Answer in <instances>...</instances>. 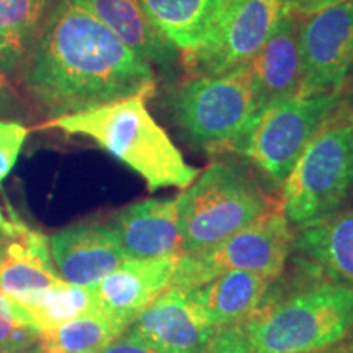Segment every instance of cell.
Wrapping results in <instances>:
<instances>
[{
	"label": "cell",
	"mask_w": 353,
	"mask_h": 353,
	"mask_svg": "<svg viewBox=\"0 0 353 353\" xmlns=\"http://www.w3.org/2000/svg\"><path fill=\"white\" fill-rule=\"evenodd\" d=\"M15 82L48 120L157 88L152 65L74 0L57 2Z\"/></svg>",
	"instance_id": "6da1fadb"
},
{
	"label": "cell",
	"mask_w": 353,
	"mask_h": 353,
	"mask_svg": "<svg viewBox=\"0 0 353 353\" xmlns=\"http://www.w3.org/2000/svg\"><path fill=\"white\" fill-rule=\"evenodd\" d=\"M325 353H334V352H325Z\"/></svg>",
	"instance_id": "d590c367"
},
{
	"label": "cell",
	"mask_w": 353,
	"mask_h": 353,
	"mask_svg": "<svg viewBox=\"0 0 353 353\" xmlns=\"http://www.w3.org/2000/svg\"><path fill=\"white\" fill-rule=\"evenodd\" d=\"M34 353H59V352H54V350H51V348L41 347V345H39V342H38V345L34 347Z\"/></svg>",
	"instance_id": "1f68e13d"
},
{
	"label": "cell",
	"mask_w": 353,
	"mask_h": 353,
	"mask_svg": "<svg viewBox=\"0 0 353 353\" xmlns=\"http://www.w3.org/2000/svg\"><path fill=\"white\" fill-rule=\"evenodd\" d=\"M342 94L290 97L265 105L228 151L244 157L272 187H281Z\"/></svg>",
	"instance_id": "ba28073f"
},
{
	"label": "cell",
	"mask_w": 353,
	"mask_h": 353,
	"mask_svg": "<svg viewBox=\"0 0 353 353\" xmlns=\"http://www.w3.org/2000/svg\"><path fill=\"white\" fill-rule=\"evenodd\" d=\"M50 249L57 275L83 288L97 285L128 260L112 226L107 224L65 228L51 237Z\"/></svg>",
	"instance_id": "5bb4252c"
},
{
	"label": "cell",
	"mask_w": 353,
	"mask_h": 353,
	"mask_svg": "<svg viewBox=\"0 0 353 353\" xmlns=\"http://www.w3.org/2000/svg\"><path fill=\"white\" fill-rule=\"evenodd\" d=\"M26 99L20 94L19 87L0 69V117L12 118L25 112Z\"/></svg>",
	"instance_id": "4316f807"
},
{
	"label": "cell",
	"mask_w": 353,
	"mask_h": 353,
	"mask_svg": "<svg viewBox=\"0 0 353 353\" xmlns=\"http://www.w3.org/2000/svg\"><path fill=\"white\" fill-rule=\"evenodd\" d=\"M64 281L52 263L50 241L28 229L0 247V288L23 307H32Z\"/></svg>",
	"instance_id": "2e32d148"
},
{
	"label": "cell",
	"mask_w": 353,
	"mask_h": 353,
	"mask_svg": "<svg viewBox=\"0 0 353 353\" xmlns=\"http://www.w3.org/2000/svg\"><path fill=\"white\" fill-rule=\"evenodd\" d=\"M172 112L190 143L208 152L228 151L259 112L250 65L188 76L172 99Z\"/></svg>",
	"instance_id": "8992f818"
},
{
	"label": "cell",
	"mask_w": 353,
	"mask_h": 353,
	"mask_svg": "<svg viewBox=\"0 0 353 353\" xmlns=\"http://www.w3.org/2000/svg\"><path fill=\"white\" fill-rule=\"evenodd\" d=\"M345 87H347V95H345V99H343V101H345V103L348 105V108L353 112V69H352L350 77H348V81L345 83Z\"/></svg>",
	"instance_id": "f546056e"
},
{
	"label": "cell",
	"mask_w": 353,
	"mask_h": 353,
	"mask_svg": "<svg viewBox=\"0 0 353 353\" xmlns=\"http://www.w3.org/2000/svg\"><path fill=\"white\" fill-rule=\"evenodd\" d=\"M293 237L280 201L252 224L216 244L180 254L170 288L192 290L229 272H250L278 280L288 262Z\"/></svg>",
	"instance_id": "52a82bcc"
},
{
	"label": "cell",
	"mask_w": 353,
	"mask_h": 353,
	"mask_svg": "<svg viewBox=\"0 0 353 353\" xmlns=\"http://www.w3.org/2000/svg\"><path fill=\"white\" fill-rule=\"evenodd\" d=\"M59 0H0V69L20 76Z\"/></svg>",
	"instance_id": "44dd1931"
},
{
	"label": "cell",
	"mask_w": 353,
	"mask_h": 353,
	"mask_svg": "<svg viewBox=\"0 0 353 353\" xmlns=\"http://www.w3.org/2000/svg\"><path fill=\"white\" fill-rule=\"evenodd\" d=\"M151 65L170 69L179 50L156 28L141 0H74Z\"/></svg>",
	"instance_id": "d6986e66"
},
{
	"label": "cell",
	"mask_w": 353,
	"mask_h": 353,
	"mask_svg": "<svg viewBox=\"0 0 353 353\" xmlns=\"http://www.w3.org/2000/svg\"><path fill=\"white\" fill-rule=\"evenodd\" d=\"M353 198V112L335 107L281 185V210L291 228H306L341 211Z\"/></svg>",
	"instance_id": "277c9868"
},
{
	"label": "cell",
	"mask_w": 353,
	"mask_h": 353,
	"mask_svg": "<svg viewBox=\"0 0 353 353\" xmlns=\"http://www.w3.org/2000/svg\"><path fill=\"white\" fill-rule=\"evenodd\" d=\"M145 94L101 105L65 117L46 120L38 128L61 130L95 141L110 156L134 170L148 185L149 192L162 188L185 190L198 176L183 154L169 138L164 128L154 120Z\"/></svg>",
	"instance_id": "7a4b0ae2"
},
{
	"label": "cell",
	"mask_w": 353,
	"mask_h": 353,
	"mask_svg": "<svg viewBox=\"0 0 353 353\" xmlns=\"http://www.w3.org/2000/svg\"><path fill=\"white\" fill-rule=\"evenodd\" d=\"M23 353H34V348H33V352H32V350H30V352H23Z\"/></svg>",
	"instance_id": "836d02e7"
},
{
	"label": "cell",
	"mask_w": 353,
	"mask_h": 353,
	"mask_svg": "<svg viewBox=\"0 0 353 353\" xmlns=\"http://www.w3.org/2000/svg\"><path fill=\"white\" fill-rule=\"evenodd\" d=\"M216 332L187 291L179 288L165 290L125 330L131 337L170 353H200Z\"/></svg>",
	"instance_id": "8fae6325"
},
{
	"label": "cell",
	"mask_w": 353,
	"mask_h": 353,
	"mask_svg": "<svg viewBox=\"0 0 353 353\" xmlns=\"http://www.w3.org/2000/svg\"><path fill=\"white\" fill-rule=\"evenodd\" d=\"M301 17L288 12L278 28L250 59L259 110L276 100L296 97L301 82L299 56Z\"/></svg>",
	"instance_id": "e0dca14e"
},
{
	"label": "cell",
	"mask_w": 353,
	"mask_h": 353,
	"mask_svg": "<svg viewBox=\"0 0 353 353\" xmlns=\"http://www.w3.org/2000/svg\"><path fill=\"white\" fill-rule=\"evenodd\" d=\"M339 353H353V343H348L345 347H341L337 348Z\"/></svg>",
	"instance_id": "d6a6232c"
},
{
	"label": "cell",
	"mask_w": 353,
	"mask_h": 353,
	"mask_svg": "<svg viewBox=\"0 0 353 353\" xmlns=\"http://www.w3.org/2000/svg\"><path fill=\"white\" fill-rule=\"evenodd\" d=\"M141 3L159 32L183 56L208 41L228 0H141Z\"/></svg>",
	"instance_id": "ffe728a7"
},
{
	"label": "cell",
	"mask_w": 353,
	"mask_h": 353,
	"mask_svg": "<svg viewBox=\"0 0 353 353\" xmlns=\"http://www.w3.org/2000/svg\"><path fill=\"white\" fill-rule=\"evenodd\" d=\"M128 329L121 321L92 309L41 334L39 345L59 353H103Z\"/></svg>",
	"instance_id": "7402d4cb"
},
{
	"label": "cell",
	"mask_w": 353,
	"mask_h": 353,
	"mask_svg": "<svg viewBox=\"0 0 353 353\" xmlns=\"http://www.w3.org/2000/svg\"><path fill=\"white\" fill-rule=\"evenodd\" d=\"M26 138H28V128L25 125L19 121L0 120V185L15 167ZM0 226L12 239L23 236L30 229L17 216L7 218L2 208H0Z\"/></svg>",
	"instance_id": "d4e9b609"
},
{
	"label": "cell",
	"mask_w": 353,
	"mask_h": 353,
	"mask_svg": "<svg viewBox=\"0 0 353 353\" xmlns=\"http://www.w3.org/2000/svg\"><path fill=\"white\" fill-rule=\"evenodd\" d=\"M241 322L250 353H324L353 329V290L306 278Z\"/></svg>",
	"instance_id": "3957f363"
},
{
	"label": "cell",
	"mask_w": 353,
	"mask_h": 353,
	"mask_svg": "<svg viewBox=\"0 0 353 353\" xmlns=\"http://www.w3.org/2000/svg\"><path fill=\"white\" fill-rule=\"evenodd\" d=\"M179 255L126 260L120 268L88 288L94 309L130 325L143 309L170 288Z\"/></svg>",
	"instance_id": "7c38bea8"
},
{
	"label": "cell",
	"mask_w": 353,
	"mask_h": 353,
	"mask_svg": "<svg viewBox=\"0 0 353 353\" xmlns=\"http://www.w3.org/2000/svg\"><path fill=\"white\" fill-rule=\"evenodd\" d=\"M275 205L250 172L231 162H213L179 195L182 254L226 239Z\"/></svg>",
	"instance_id": "5b68a950"
},
{
	"label": "cell",
	"mask_w": 353,
	"mask_h": 353,
	"mask_svg": "<svg viewBox=\"0 0 353 353\" xmlns=\"http://www.w3.org/2000/svg\"><path fill=\"white\" fill-rule=\"evenodd\" d=\"M200 353H250L241 325L221 329Z\"/></svg>",
	"instance_id": "484cf974"
},
{
	"label": "cell",
	"mask_w": 353,
	"mask_h": 353,
	"mask_svg": "<svg viewBox=\"0 0 353 353\" xmlns=\"http://www.w3.org/2000/svg\"><path fill=\"white\" fill-rule=\"evenodd\" d=\"M290 10V0H228L214 33L182 56L188 76H218L249 64Z\"/></svg>",
	"instance_id": "9c48e42d"
},
{
	"label": "cell",
	"mask_w": 353,
	"mask_h": 353,
	"mask_svg": "<svg viewBox=\"0 0 353 353\" xmlns=\"http://www.w3.org/2000/svg\"><path fill=\"white\" fill-rule=\"evenodd\" d=\"M25 309L37 324L39 334H44L92 311L94 303L88 288L61 281L46 291L34 306Z\"/></svg>",
	"instance_id": "603a6c76"
},
{
	"label": "cell",
	"mask_w": 353,
	"mask_h": 353,
	"mask_svg": "<svg viewBox=\"0 0 353 353\" xmlns=\"http://www.w3.org/2000/svg\"><path fill=\"white\" fill-rule=\"evenodd\" d=\"M0 353H7V352H3V350H0Z\"/></svg>",
	"instance_id": "e575fe53"
},
{
	"label": "cell",
	"mask_w": 353,
	"mask_h": 353,
	"mask_svg": "<svg viewBox=\"0 0 353 353\" xmlns=\"http://www.w3.org/2000/svg\"><path fill=\"white\" fill-rule=\"evenodd\" d=\"M301 82L296 97L342 94L353 69V0L303 17Z\"/></svg>",
	"instance_id": "30bf717a"
},
{
	"label": "cell",
	"mask_w": 353,
	"mask_h": 353,
	"mask_svg": "<svg viewBox=\"0 0 353 353\" xmlns=\"http://www.w3.org/2000/svg\"><path fill=\"white\" fill-rule=\"evenodd\" d=\"M334 353H339V352H337V350H335V352H334Z\"/></svg>",
	"instance_id": "8d00e7d4"
},
{
	"label": "cell",
	"mask_w": 353,
	"mask_h": 353,
	"mask_svg": "<svg viewBox=\"0 0 353 353\" xmlns=\"http://www.w3.org/2000/svg\"><path fill=\"white\" fill-rule=\"evenodd\" d=\"M10 239H12V237H8V234L3 231L2 226H0V247H2L7 241H10Z\"/></svg>",
	"instance_id": "4dcf8cb0"
},
{
	"label": "cell",
	"mask_w": 353,
	"mask_h": 353,
	"mask_svg": "<svg viewBox=\"0 0 353 353\" xmlns=\"http://www.w3.org/2000/svg\"><path fill=\"white\" fill-rule=\"evenodd\" d=\"M41 334L26 309L0 288V350L23 353L38 345Z\"/></svg>",
	"instance_id": "cb8c5ba5"
},
{
	"label": "cell",
	"mask_w": 353,
	"mask_h": 353,
	"mask_svg": "<svg viewBox=\"0 0 353 353\" xmlns=\"http://www.w3.org/2000/svg\"><path fill=\"white\" fill-rule=\"evenodd\" d=\"M291 254L306 278L353 290V208L298 229Z\"/></svg>",
	"instance_id": "4fadbf2b"
},
{
	"label": "cell",
	"mask_w": 353,
	"mask_h": 353,
	"mask_svg": "<svg viewBox=\"0 0 353 353\" xmlns=\"http://www.w3.org/2000/svg\"><path fill=\"white\" fill-rule=\"evenodd\" d=\"M275 281L257 273L229 272L185 291L206 324L221 330L241 324L254 314Z\"/></svg>",
	"instance_id": "ac0fdd59"
},
{
	"label": "cell",
	"mask_w": 353,
	"mask_h": 353,
	"mask_svg": "<svg viewBox=\"0 0 353 353\" xmlns=\"http://www.w3.org/2000/svg\"><path fill=\"white\" fill-rule=\"evenodd\" d=\"M103 353H170L149 343H144L131 335L123 334Z\"/></svg>",
	"instance_id": "83f0119b"
},
{
	"label": "cell",
	"mask_w": 353,
	"mask_h": 353,
	"mask_svg": "<svg viewBox=\"0 0 353 353\" xmlns=\"http://www.w3.org/2000/svg\"><path fill=\"white\" fill-rule=\"evenodd\" d=\"M110 226L128 260L182 254L179 196L132 203L114 216Z\"/></svg>",
	"instance_id": "9a60e30c"
},
{
	"label": "cell",
	"mask_w": 353,
	"mask_h": 353,
	"mask_svg": "<svg viewBox=\"0 0 353 353\" xmlns=\"http://www.w3.org/2000/svg\"><path fill=\"white\" fill-rule=\"evenodd\" d=\"M342 2H347V0H290V10L303 19V17L322 12Z\"/></svg>",
	"instance_id": "f1b7e54d"
}]
</instances>
